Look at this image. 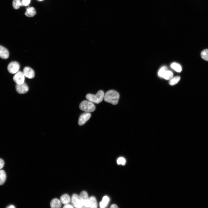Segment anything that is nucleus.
Segmentation results:
<instances>
[{"label": "nucleus", "mask_w": 208, "mask_h": 208, "mask_svg": "<svg viewBox=\"0 0 208 208\" xmlns=\"http://www.w3.org/2000/svg\"><path fill=\"white\" fill-rule=\"evenodd\" d=\"M39 1H43V0H39Z\"/></svg>", "instance_id": "c756f323"}, {"label": "nucleus", "mask_w": 208, "mask_h": 208, "mask_svg": "<svg viewBox=\"0 0 208 208\" xmlns=\"http://www.w3.org/2000/svg\"><path fill=\"white\" fill-rule=\"evenodd\" d=\"M8 50L4 47L0 46V57L3 59H7L9 57Z\"/></svg>", "instance_id": "9b49d317"}, {"label": "nucleus", "mask_w": 208, "mask_h": 208, "mask_svg": "<svg viewBox=\"0 0 208 208\" xmlns=\"http://www.w3.org/2000/svg\"><path fill=\"white\" fill-rule=\"evenodd\" d=\"M20 67V65L18 62L13 61L9 64L8 66V69L10 74H14L18 72Z\"/></svg>", "instance_id": "20e7f679"}, {"label": "nucleus", "mask_w": 208, "mask_h": 208, "mask_svg": "<svg viewBox=\"0 0 208 208\" xmlns=\"http://www.w3.org/2000/svg\"><path fill=\"white\" fill-rule=\"evenodd\" d=\"M171 67L177 72H180L182 71V68L181 65L176 63H172L171 65Z\"/></svg>", "instance_id": "f3484780"}, {"label": "nucleus", "mask_w": 208, "mask_h": 208, "mask_svg": "<svg viewBox=\"0 0 208 208\" xmlns=\"http://www.w3.org/2000/svg\"><path fill=\"white\" fill-rule=\"evenodd\" d=\"M23 5L22 3L20 0H14L13 2V6L15 10H18L19 9L20 6Z\"/></svg>", "instance_id": "a211bd4d"}, {"label": "nucleus", "mask_w": 208, "mask_h": 208, "mask_svg": "<svg viewBox=\"0 0 208 208\" xmlns=\"http://www.w3.org/2000/svg\"><path fill=\"white\" fill-rule=\"evenodd\" d=\"M104 93L102 90H100L96 95L88 94L86 96V99L93 103L99 104L104 99Z\"/></svg>", "instance_id": "f03ea898"}, {"label": "nucleus", "mask_w": 208, "mask_h": 208, "mask_svg": "<svg viewBox=\"0 0 208 208\" xmlns=\"http://www.w3.org/2000/svg\"><path fill=\"white\" fill-rule=\"evenodd\" d=\"M91 116V114L90 113H86L82 114L79 119V125L80 126L84 125L89 119Z\"/></svg>", "instance_id": "1a4fd4ad"}, {"label": "nucleus", "mask_w": 208, "mask_h": 208, "mask_svg": "<svg viewBox=\"0 0 208 208\" xmlns=\"http://www.w3.org/2000/svg\"><path fill=\"white\" fill-rule=\"evenodd\" d=\"M36 14L35 9L32 7H29L27 9L25 13V15L28 17H32Z\"/></svg>", "instance_id": "ddd939ff"}, {"label": "nucleus", "mask_w": 208, "mask_h": 208, "mask_svg": "<svg viewBox=\"0 0 208 208\" xmlns=\"http://www.w3.org/2000/svg\"><path fill=\"white\" fill-rule=\"evenodd\" d=\"M7 178L5 172L3 170H0V185H3L5 182Z\"/></svg>", "instance_id": "2eb2a0df"}, {"label": "nucleus", "mask_w": 208, "mask_h": 208, "mask_svg": "<svg viewBox=\"0 0 208 208\" xmlns=\"http://www.w3.org/2000/svg\"><path fill=\"white\" fill-rule=\"evenodd\" d=\"M201 57L204 60L208 61V49L205 50L201 52Z\"/></svg>", "instance_id": "4be33fe9"}, {"label": "nucleus", "mask_w": 208, "mask_h": 208, "mask_svg": "<svg viewBox=\"0 0 208 208\" xmlns=\"http://www.w3.org/2000/svg\"><path fill=\"white\" fill-rule=\"evenodd\" d=\"M126 161L125 159L123 157L119 158L117 160V163L118 164H121L124 165Z\"/></svg>", "instance_id": "b1692460"}, {"label": "nucleus", "mask_w": 208, "mask_h": 208, "mask_svg": "<svg viewBox=\"0 0 208 208\" xmlns=\"http://www.w3.org/2000/svg\"><path fill=\"white\" fill-rule=\"evenodd\" d=\"M118 207L115 204H112L110 206V208H117Z\"/></svg>", "instance_id": "cd10ccee"}, {"label": "nucleus", "mask_w": 208, "mask_h": 208, "mask_svg": "<svg viewBox=\"0 0 208 208\" xmlns=\"http://www.w3.org/2000/svg\"><path fill=\"white\" fill-rule=\"evenodd\" d=\"M90 207L96 208L98 207V203L96 198L94 196L89 198Z\"/></svg>", "instance_id": "dca6fc26"}, {"label": "nucleus", "mask_w": 208, "mask_h": 208, "mask_svg": "<svg viewBox=\"0 0 208 208\" xmlns=\"http://www.w3.org/2000/svg\"><path fill=\"white\" fill-rule=\"evenodd\" d=\"M4 164V161L3 159L0 158V169H1L3 167Z\"/></svg>", "instance_id": "a878e982"}, {"label": "nucleus", "mask_w": 208, "mask_h": 208, "mask_svg": "<svg viewBox=\"0 0 208 208\" xmlns=\"http://www.w3.org/2000/svg\"><path fill=\"white\" fill-rule=\"evenodd\" d=\"M166 67L164 66L162 67L158 72V75L160 78H163V76L166 72L167 70Z\"/></svg>", "instance_id": "5701e85b"}, {"label": "nucleus", "mask_w": 208, "mask_h": 208, "mask_svg": "<svg viewBox=\"0 0 208 208\" xmlns=\"http://www.w3.org/2000/svg\"><path fill=\"white\" fill-rule=\"evenodd\" d=\"M173 74L171 71L167 70L164 74L163 78L166 80H170L173 78Z\"/></svg>", "instance_id": "aec40b11"}, {"label": "nucleus", "mask_w": 208, "mask_h": 208, "mask_svg": "<svg viewBox=\"0 0 208 208\" xmlns=\"http://www.w3.org/2000/svg\"><path fill=\"white\" fill-rule=\"evenodd\" d=\"M109 201V198L107 196H105L103 198L102 200L100 203V207L103 208L105 207Z\"/></svg>", "instance_id": "6ab92c4d"}, {"label": "nucleus", "mask_w": 208, "mask_h": 208, "mask_svg": "<svg viewBox=\"0 0 208 208\" xmlns=\"http://www.w3.org/2000/svg\"><path fill=\"white\" fill-rule=\"evenodd\" d=\"M79 196L83 204V207H90L89 198L87 192L82 191Z\"/></svg>", "instance_id": "423d86ee"}, {"label": "nucleus", "mask_w": 208, "mask_h": 208, "mask_svg": "<svg viewBox=\"0 0 208 208\" xmlns=\"http://www.w3.org/2000/svg\"><path fill=\"white\" fill-rule=\"evenodd\" d=\"M80 109L86 113H90L94 112L95 109V106L93 103L89 100H85L80 104Z\"/></svg>", "instance_id": "7ed1b4c3"}, {"label": "nucleus", "mask_w": 208, "mask_h": 208, "mask_svg": "<svg viewBox=\"0 0 208 208\" xmlns=\"http://www.w3.org/2000/svg\"><path fill=\"white\" fill-rule=\"evenodd\" d=\"M25 76L22 72H18L13 77L14 81L17 84H21L25 81Z\"/></svg>", "instance_id": "6e6552de"}, {"label": "nucleus", "mask_w": 208, "mask_h": 208, "mask_svg": "<svg viewBox=\"0 0 208 208\" xmlns=\"http://www.w3.org/2000/svg\"><path fill=\"white\" fill-rule=\"evenodd\" d=\"M16 87L17 92L20 94L25 93L29 90L28 86L25 82L21 84H16Z\"/></svg>", "instance_id": "0eeeda50"}, {"label": "nucleus", "mask_w": 208, "mask_h": 208, "mask_svg": "<svg viewBox=\"0 0 208 208\" xmlns=\"http://www.w3.org/2000/svg\"><path fill=\"white\" fill-rule=\"evenodd\" d=\"M23 73L26 77L29 79H32L35 76L34 71L31 68L26 67L23 70Z\"/></svg>", "instance_id": "9d476101"}, {"label": "nucleus", "mask_w": 208, "mask_h": 208, "mask_svg": "<svg viewBox=\"0 0 208 208\" xmlns=\"http://www.w3.org/2000/svg\"><path fill=\"white\" fill-rule=\"evenodd\" d=\"M72 202L73 205L76 208L83 207V205L79 196L74 194L72 198Z\"/></svg>", "instance_id": "39448f33"}, {"label": "nucleus", "mask_w": 208, "mask_h": 208, "mask_svg": "<svg viewBox=\"0 0 208 208\" xmlns=\"http://www.w3.org/2000/svg\"><path fill=\"white\" fill-rule=\"evenodd\" d=\"M31 0H23L22 4L23 5L27 6L30 3Z\"/></svg>", "instance_id": "393cba45"}, {"label": "nucleus", "mask_w": 208, "mask_h": 208, "mask_svg": "<svg viewBox=\"0 0 208 208\" xmlns=\"http://www.w3.org/2000/svg\"><path fill=\"white\" fill-rule=\"evenodd\" d=\"M7 208H15V207L14 206V205H10V206H9V207H7Z\"/></svg>", "instance_id": "c85d7f7f"}, {"label": "nucleus", "mask_w": 208, "mask_h": 208, "mask_svg": "<svg viewBox=\"0 0 208 208\" xmlns=\"http://www.w3.org/2000/svg\"><path fill=\"white\" fill-rule=\"evenodd\" d=\"M119 97V94L117 91L114 90H110L106 93L104 99L108 103L116 105L118 102Z\"/></svg>", "instance_id": "f257e3e1"}, {"label": "nucleus", "mask_w": 208, "mask_h": 208, "mask_svg": "<svg viewBox=\"0 0 208 208\" xmlns=\"http://www.w3.org/2000/svg\"><path fill=\"white\" fill-rule=\"evenodd\" d=\"M180 79V78L179 76H177L172 78L170 80L169 82V84L171 86L174 85L178 83Z\"/></svg>", "instance_id": "412c9836"}, {"label": "nucleus", "mask_w": 208, "mask_h": 208, "mask_svg": "<svg viewBox=\"0 0 208 208\" xmlns=\"http://www.w3.org/2000/svg\"><path fill=\"white\" fill-rule=\"evenodd\" d=\"M74 207L73 206L69 204H66L63 207V208H73Z\"/></svg>", "instance_id": "bb28decb"}, {"label": "nucleus", "mask_w": 208, "mask_h": 208, "mask_svg": "<svg viewBox=\"0 0 208 208\" xmlns=\"http://www.w3.org/2000/svg\"><path fill=\"white\" fill-rule=\"evenodd\" d=\"M71 200L70 196L67 194L63 195L60 198V201L61 203L65 205L69 203Z\"/></svg>", "instance_id": "4468645a"}, {"label": "nucleus", "mask_w": 208, "mask_h": 208, "mask_svg": "<svg viewBox=\"0 0 208 208\" xmlns=\"http://www.w3.org/2000/svg\"><path fill=\"white\" fill-rule=\"evenodd\" d=\"M61 206V201L57 198L53 199L50 203V206L52 208H60Z\"/></svg>", "instance_id": "f8f14e48"}]
</instances>
